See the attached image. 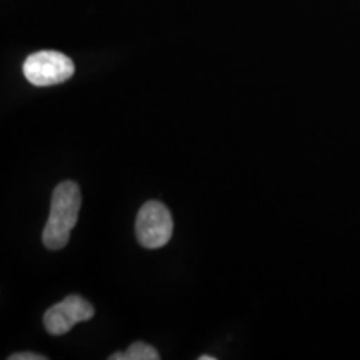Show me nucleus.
<instances>
[{
  "instance_id": "nucleus-1",
  "label": "nucleus",
  "mask_w": 360,
  "mask_h": 360,
  "mask_svg": "<svg viewBox=\"0 0 360 360\" xmlns=\"http://www.w3.org/2000/svg\"><path fill=\"white\" fill-rule=\"evenodd\" d=\"M82 193L74 180H65L52 193L51 214L44 227L42 242L49 250H60L69 244L70 233L77 224Z\"/></svg>"
},
{
  "instance_id": "nucleus-2",
  "label": "nucleus",
  "mask_w": 360,
  "mask_h": 360,
  "mask_svg": "<svg viewBox=\"0 0 360 360\" xmlns=\"http://www.w3.org/2000/svg\"><path fill=\"white\" fill-rule=\"evenodd\" d=\"M25 79L34 87H51V85L64 84L75 72V65L70 57L57 51H40L25 58L24 67Z\"/></svg>"
},
{
  "instance_id": "nucleus-3",
  "label": "nucleus",
  "mask_w": 360,
  "mask_h": 360,
  "mask_svg": "<svg viewBox=\"0 0 360 360\" xmlns=\"http://www.w3.org/2000/svg\"><path fill=\"white\" fill-rule=\"evenodd\" d=\"M174 220L162 202L150 200L141 207L135 220V236L146 249H160L172 238Z\"/></svg>"
},
{
  "instance_id": "nucleus-4",
  "label": "nucleus",
  "mask_w": 360,
  "mask_h": 360,
  "mask_svg": "<svg viewBox=\"0 0 360 360\" xmlns=\"http://www.w3.org/2000/svg\"><path fill=\"white\" fill-rule=\"evenodd\" d=\"M96 310L80 295H69L44 314V327L51 335H64L77 323L87 322Z\"/></svg>"
},
{
  "instance_id": "nucleus-5",
  "label": "nucleus",
  "mask_w": 360,
  "mask_h": 360,
  "mask_svg": "<svg viewBox=\"0 0 360 360\" xmlns=\"http://www.w3.org/2000/svg\"><path fill=\"white\" fill-rule=\"evenodd\" d=\"M110 360H159L160 355L152 345L146 342H134L127 349V352L112 354Z\"/></svg>"
},
{
  "instance_id": "nucleus-6",
  "label": "nucleus",
  "mask_w": 360,
  "mask_h": 360,
  "mask_svg": "<svg viewBox=\"0 0 360 360\" xmlns=\"http://www.w3.org/2000/svg\"><path fill=\"white\" fill-rule=\"evenodd\" d=\"M47 357L40 354H34V352H19V354H12L8 360H45Z\"/></svg>"
},
{
  "instance_id": "nucleus-7",
  "label": "nucleus",
  "mask_w": 360,
  "mask_h": 360,
  "mask_svg": "<svg viewBox=\"0 0 360 360\" xmlns=\"http://www.w3.org/2000/svg\"><path fill=\"white\" fill-rule=\"evenodd\" d=\"M199 360H215V357H212V355H200Z\"/></svg>"
}]
</instances>
